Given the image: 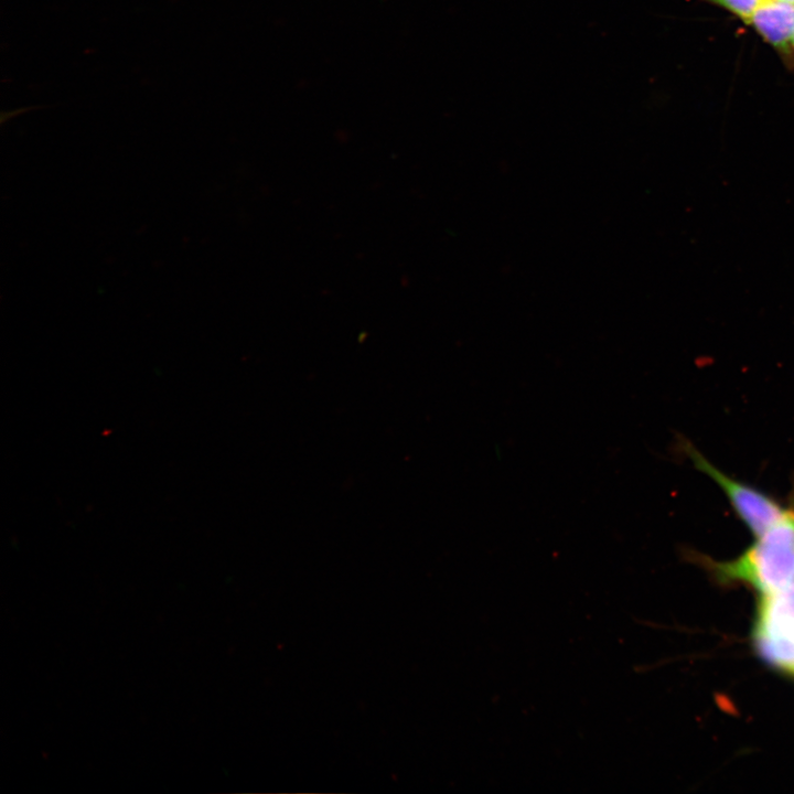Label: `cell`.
I'll return each instance as SVG.
<instances>
[{"label":"cell","instance_id":"cell-1","mask_svg":"<svg viewBox=\"0 0 794 794\" xmlns=\"http://www.w3.org/2000/svg\"><path fill=\"white\" fill-rule=\"evenodd\" d=\"M690 556L722 586L743 584L761 594L788 588L794 584V507L788 503L783 518L736 559Z\"/></svg>","mask_w":794,"mask_h":794},{"label":"cell","instance_id":"cell-2","mask_svg":"<svg viewBox=\"0 0 794 794\" xmlns=\"http://www.w3.org/2000/svg\"><path fill=\"white\" fill-rule=\"evenodd\" d=\"M752 639L764 662L794 676V584L760 596Z\"/></svg>","mask_w":794,"mask_h":794},{"label":"cell","instance_id":"cell-3","mask_svg":"<svg viewBox=\"0 0 794 794\" xmlns=\"http://www.w3.org/2000/svg\"><path fill=\"white\" fill-rule=\"evenodd\" d=\"M679 448L697 470L718 484L733 512L755 537L763 535L785 515L786 506L765 492L720 471L686 439L679 441Z\"/></svg>","mask_w":794,"mask_h":794},{"label":"cell","instance_id":"cell-4","mask_svg":"<svg viewBox=\"0 0 794 794\" xmlns=\"http://www.w3.org/2000/svg\"><path fill=\"white\" fill-rule=\"evenodd\" d=\"M749 23L787 62L793 63L794 3L782 0H760Z\"/></svg>","mask_w":794,"mask_h":794},{"label":"cell","instance_id":"cell-5","mask_svg":"<svg viewBox=\"0 0 794 794\" xmlns=\"http://www.w3.org/2000/svg\"><path fill=\"white\" fill-rule=\"evenodd\" d=\"M717 2L749 23L760 0H718Z\"/></svg>","mask_w":794,"mask_h":794},{"label":"cell","instance_id":"cell-6","mask_svg":"<svg viewBox=\"0 0 794 794\" xmlns=\"http://www.w3.org/2000/svg\"><path fill=\"white\" fill-rule=\"evenodd\" d=\"M790 504L794 507V486H793L792 493L790 495Z\"/></svg>","mask_w":794,"mask_h":794},{"label":"cell","instance_id":"cell-7","mask_svg":"<svg viewBox=\"0 0 794 794\" xmlns=\"http://www.w3.org/2000/svg\"><path fill=\"white\" fill-rule=\"evenodd\" d=\"M782 1H786V2H790V3H794V0H782Z\"/></svg>","mask_w":794,"mask_h":794},{"label":"cell","instance_id":"cell-8","mask_svg":"<svg viewBox=\"0 0 794 794\" xmlns=\"http://www.w3.org/2000/svg\"><path fill=\"white\" fill-rule=\"evenodd\" d=\"M793 47H794V40H793Z\"/></svg>","mask_w":794,"mask_h":794},{"label":"cell","instance_id":"cell-9","mask_svg":"<svg viewBox=\"0 0 794 794\" xmlns=\"http://www.w3.org/2000/svg\"><path fill=\"white\" fill-rule=\"evenodd\" d=\"M712 1L717 2L718 0H712Z\"/></svg>","mask_w":794,"mask_h":794}]
</instances>
